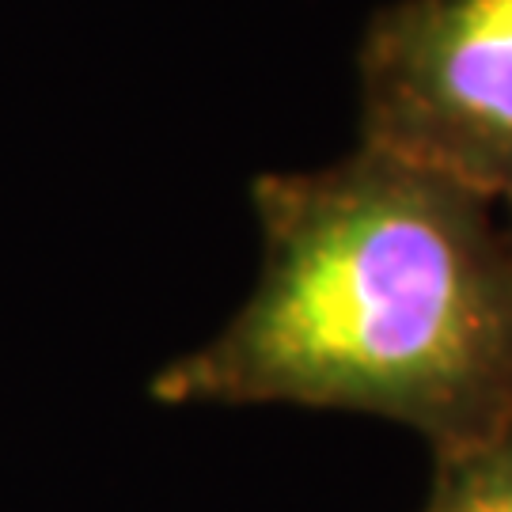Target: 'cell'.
Segmentation results:
<instances>
[{"instance_id": "cell-1", "label": "cell", "mask_w": 512, "mask_h": 512, "mask_svg": "<svg viewBox=\"0 0 512 512\" xmlns=\"http://www.w3.org/2000/svg\"><path fill=\"white\" fill-rule=\"evenodd\" d=\"M255 289L167 361L164 406H308L414 429L433 456L512 418V247L497 205L357 145L251 186Z\"/></svg>"}, {"instance_id": "cell-2", "label": "cell", "mask_w": 512, "mask_h": 512, "mask_svg": "<svg viewBox=\"0 0 512 512\" xmlns=\"http://www.w3.org/2000/svg\"><path fill=\"white\" fill-rule=\"evenodd\" d=\"M357 84L361 145L512 205V0H391Z\"/></svg>"}, {"instance_id": "cell-3", "label": "cell", "mask_w": 512, "mask_h": 512, "mask_svg": "<svg viewBox=\"0 0 512 512\" xmlns=\"http://www.w3.org/2000/svg\"><path fill=\"white\" fill-rule=\"evenodd\" d=\"M418 512H512V418L490 437L433 456V482Z\"/></svg>"}, {"instance_id": "cell-4", "label": "cell", "mask_w": 512, "mask_h": 512, "mask_svg": "<svg viewBox=\"0 0 512 512\" xmlns=\"http://www.w3.org/2000/svg\"><path fill=\"white\" fill-rule=\"evenodd\" d=\"M505 236H509V247H512V205H505Z\"/></svg>"}]
</instances>
